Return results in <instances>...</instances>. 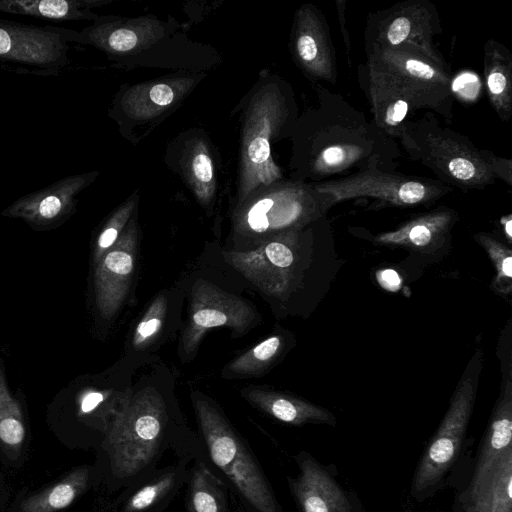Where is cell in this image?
Wrapping results in <instances>:
<instances>
[{"instance_id": "6da1fadb", "label": "cell", "mask_w": 512, "mask_h": 512, "mask_svg": "<svg viewBox=\"0 0 512 512\" xmlns=\"http://www.w3.org/2000/svg\"><path fill=\"white\" fill-rule=\"evenodd\" d=\"M317 103L297 118L291 167L295 179L319 183L378 166L395 170L401 151L346 98L316 87Z\"/></svg>"}, {"instance_id": "7a4b0ae2", "label": "cell", "mask_w": 512, "mask_h": 512, "mask_svg": "<svg viewBox=\"0 0 512 512\" xmlns=\"http://www.w3.org/2000/svg\"><path fill=\"white\" fill-rule=\"evenodd\" d=\"M358 83L372 121L394 140L419 111L450 120L453 113L449 66L411 50H387L366 55L357 67Z\"/></svg>"}, {"instance_id": "3957f363", "label": "cell", "mask_w": 512, "mask_h": 512, "mask_svg": "<svg viewBox=\"0 0 512 512\" xmlns=\"http://www.w3.org/2000/svg\"><path fill=\"white\" fill-rule=\"evenodd\" d=\"M101 447L111 480L126 489L153 474L168 451L178 458L206 454L201 438L172 428L167 404L153 387L123 398Z\"/></svg>"}, {"instance_id": "277c9868", "label": "cell", "mask_w": 512, "mask_h": 512, "mask_svg": "<svg viewBox=\"0 0 512 512\" xmlns=\"http://www.w3.org/2000/svg\"><path fill=\"white\" fill-rule=\"evenodd\" d=\"M398 139L410 160L429 168L437 180L453 189L481 190L496 179L512 185L510 159L477 148L432 112L407 122Z\"/></svg>"}, {"instance_id": "5b68a950", "label": "cell", "mask_w": 512, "mask_h": 512, "mask_svg": "<svg viewBox=\"0 0 512 512\" xmlns=\"http://www.w3.org/2000/svg\"><path fill=\"white\" fill-rule=\"evenodd\" d=\"M297 118L295 95L286 81L273 77L257 83L244 112L236 205L258 188L283 179L271 142L292 135Z\"/></svg>"}, {"instance_id": "8992f818", "label": "cell", "mask_w": 512, "mask_h": 512, "mask_svg": "<svg viewBox=\"0 0 512 512\" xmlns=\"http://www.w3.org/2000/svg\"><path fill=\"white\" fill-rule=\"evenodd\" d=\"M200 438L207 458L236 497L254 512H284L245 440L213 403L194 396Z\"/></svg>"}, {"instance_id": "52a82bcc", "label": "cell", "mask_w": 512, "mask_h": 512, "mask_svg": "<svg viewBox=\"0 0 512 512\" xmlns=\"http://www.w3.org/2000/svg\"><path fill=\"white\" fill-rule=\"evenodd\" d=\"M333 205L331 198L311 183L282 179L258 188L236 205L234 237L255 248L269 237L316 222Z\"/></svg>"}, {"instance_id": "ba28073f", "label": "cell", "mask_w": 512, "mask_h": 512, "mask_svg": "<svg viewBox=\"0 0 512 512\" xmlns=\"http://www.w3.org/2000/svg\"><path fill=\"white\" fill-rule=\"evenodd\" d=\"M456 512H512V375L502 382Z\"/></svg>"}, {"instance_id": "9c48e42d", "label": "cell", "mask_w": 512, "mask_h": 512, "mask_svg": "<svg viewBox=\"0 0 512 512\" xmlns=\"http://www.w3.org/2000/svg\"><path fill=\"white\" fill-rule=\"evenodd\" d=\"M483 361V350L478 347L467 363L449 407L414 473L411 493L416 498L432 494L459 456L473 412Z\"/></svg>"}, {"instance_id": "30bf717a", "label": "cell", "mask_w": 512, "mask_h": 512, "mask_svg": "<svg viewBox=\"0 0 512 512\" xmlns=\"http://www.w3.org/2000/svg\"><path fill=\"white\" fill-rule=\"evenodd\" d=\"M442 33L440 15L429 0H405L372 12L364 31L366 55L387 50H411L448 66L435 44Z\"/></svg>"}, {"instance_id": "8fae6325", "label": "cell", "mask_w": 512, "mask_h": 512, "mask_svg": "<svg viewBox=\"0 0 512 512\" xmlns=\"http://www.w3.org/2000/svg\"><path fill=\"white\" fill-rule=\"evenodd\" d=\"M328 195L333 204L368 198L386 206L412 208L429 206L454 189L437 179L408 175L378 166L349 176L311 183Z\"/></svg>"}, {"instance_id": "7c38bea8", "label": "cell", "mask_w": 512, "mask_h": 512, "mask_svg": "<svg viewBox=\"0 0 512 512\" xmlns=\"http://www.w3.org/2000/svg\"><path fill=\"white\" fill-rule=\"evenodd\" d=\"M73 30L0 19V68L16 73L58 75L68 64Z\"/></svg>"}, {"instance_id": "4fadbf2b", "label": "cell", "mask_w": 512, "mask_h": 512, "mask_svg": "<svg viewBox=\"0 0 512 512\" xmlns=\"http://www.w3.org/2000/svg\"><path fill=\"white\" fill-rule=\"evenodd\" d=\"M304 228L269 237L250 250L226 251L224 259L262 292L283 300L296 278Z\"/></svg>"}, {"instance_id": "5bb4252c", "label": "cell", "mask_w": 512, "mask_h": 512, "mask_svg": "<svg viewBox=\"0 0 512 512\" xmlns=\"http://www.w3.org/2000/svg\"><path fill=\"white\" fill-rule=\"evenodd\" d=\"M257 318L255 308L206 280L195 282L191 292L190 316L182 336L186 355L193 353L208 330L227 326L246 332Z\"/></svg>"}, {"instance_id": "9a60e30c", "label": "cell", "mask_w": 512, "mask_h": 512, "mask_svg": "<svg viewBox=\"0 0 512 512\" xmlns=\"http://www.w3.org/2000/svg\"><path fill=\"white\" fill-rule=\"evenodd\" d=\"M290 47L295 63L310 81L336 84L337 60L329 24L316 5L305 3L296 10Z\"/></svg>"}, {"instance_id": "2e32d148", "label": "cell", "mask_w": 512, "mask_h": 512, "mask_svg": "<svg viewBox=\"0 0 512 512\" xmlns=\"http://www.w3.org/2000/svg\"><path fill=\"white\" fill-rule=\"evenodd\" d=\"M138 231L131 220L114 245L96 263L95 302L100 315L111 319L121 308L135 268Z\"/></svg>"}, {"instance_id": "e0dca14e", "label": "cell", "mask_w": 512, "mask_h": 512, "mask_svg": "<svg viewBox=\"0 0 512 512\" xmlns=\"http://www.w3.org/2000/svg\"><path fill=\"white\" fill-rule=\"evenodd\" d=\"M98 176L93 171L62 178L49 186L15 200L2 216L18 218L36 228H49L63 222L75 210L77 196Z\"/></svg>"}, {"instance_id": "ac0fdd59", "label": "cell", "mask_w": 512, "mask_h": 512, "mask_svg": "<svg viewBox=\"0 0 512 512\" xmlns=\"http://www.w3.org/2000/svg\"><path fill=\"white\" fill-rule=\"evenodd\" d=\"M164 32V24L153 18L98 17L81 31L73 30L72 42L92 45L110 55H120L152 44Z\"/></svg>"}, {"instance_id": "d6986e66", "label": "cell", "mask_w": 512, "mask_h": 512, "mask_svg": "<svg viewBox=\"0 0 512 512\" xmlns=\"http://www.w3.org/2000/svg\"><path fill=\"white\" fill-rule=\"evenodd\" d=\"M299 473L288 478L300 512H359L334 477L310 454L296 456Z\"/></svg>"}, {"instance_id": "ffe728a7", "label": "cell", "mask_w": 512, "mask_h": 512, "mask_svg": "<svg viewBox=\"0 0 512 512\" xmlns=\"http://www.w3.org/2000/svg\"><path fill=\"white\" fill-rule=\"evenodd\" d=\"M458 219L455 210L438 207L417 215L404 222L395 230L380 233L374 242L378 245L400 246L417 252H431L448 239Z\"/></svg>"}, {"instance_id": "44dd1931", "label": "cell", "mask_w": 512, "mask_h": 512, "mask_svg": "<svg viewBox=\"0 0 512 512\" xmlns=\"http://www.w3.org/2000/svg\"><path fill=\"white\" fill-rule=\"evenodd\" d=\"M196 84L193 77H175L134 85L124 91L119 109L127 118L152 120L178 104Z\"/></svg>"}, {"instance_id": "7402d4cb", "label": "cell", "mask_w": 512, "mask_h": 512, "mask_svg": "<svg viewBox=\"0 0 512 512\" xmlns=\"http://www.w3.org/2000/svg\"><path fill=\"white\" fill-rule=\"evenodd\" d=\"M195 458L182 457L126 489L120 512H163L186 484Z\"/></svg>"}, {"instance_id": "603a6c76", "label": "cell", "mask_w": 512, "mask_h": 512, "mask_svg": "<svg viewBox=\"0 0 512 512\" xmlns=\"http://www.w3.org/2000/svg\"><path fill=\"white\" fill-rule=\"evenodd\" d=\"M242 396L249 403L282 423L294 426L312 423L336 424L335 417L327 409L290 394L249 387L242 391Z\"/></svg>"}, {"instance_id": "cb8c5ba5", "label": "cell", "mask_w": 512, "mask_h": 512, "mask_svg": "<svg viewBox=\"0 0 512 512\" xmlns=\"http://www.w3.org/2000/svg\"><path fill=\"white\" fill-rule=\"evenodd\" d=\"M186 484L187 512H230L229 486L206 454L193 460Z\"/></svg>"}, {"instance_id": "d4e9b609", "label": "cell", "mask_w": 512, "mask_h": 512, "mask_svg": "<svg viewBox=\"0 0 512 512\" xmlns=\"http://www.w3.org/2000/svg\"><path fill=\"white\" fill-rule=\"evenodd\" d=\"M483 74L489 102L502 121L512 116V55L509 49L489 39L483 47Z\"/></svg>"}, {"instance_id": "484cf974", "label": "cell", "mask_w": 512, "mask_h": 512, "mask_svg": "<svg viewBox=\"0 0 512 512\" xmlns=\"http://www.w3.org/2000/svg\"><path fill=\"white\" fill-rule=\"evenodd\" d=\"M102 0H0V13L52 21L96 20L91 8Z\"/></svg>"}, {"instance_id": "4316f807", "label": "cell", "mask_w": 512, "mask_h": 512, "mask_svg": "<svg viewBox=\"0 0 512 512\" xmlns=\"http://www.w3.org/2000/svg\"><path fill=\"white\" fill-rule=\"evenodd\" d=\"M181 169L201 205H211L217 189L216 172L210 145L203 137H193L186 143Z\"/></svg>"}, {"instance_id": "83f0119b", "label": "cell", "mask_w": 512, "mask_h": 512, "mask_svg": "<svg viewBox=\"0 0 512 512\" xmlns=\"http://www.w3.org/2000/svg\"><path fill=\"white\" fill-rule=\"evenodd\" d=\"M90 471L81 467L61 481L25 499L20 512H57L68 507L88 486Z\"/></svg>"}, {"instance_id": "f1b7e54d", "label": "cell", "mask_w": 512, "mask_h": 512, "mask_svg": "<svg viewBox=\"0 0 512 512\" xmlns=\"http://www.w3.org/2000/svg\"><path fill=\"white\" fill-rule=\"evenodd\" d=\"M474 238L485 249L493 263L495 276L491 282V288L502 297L510 296L512 292V250L488 233L474 234Z\"/></svg>"}, {"instance_id": "f546056e", "label": "cell", "mask_w": 512, "mask_h": 512, "mask_svg": "<svg viewBox=\"0 0 512 512\" xmlns=\"http://www.w3.org/2000/svg\"><path fill=\"white\" fill-rule=\"evenodd\" d=\"M283 349V338L273 335L235 358L227 365L229 373L236 375L259 374L276 359Z\"/></svg>"}, {"instance_id": "4dcf8cb0", "label": "cell", "mask_w": 512, "mask_h": 512, "mask_svg": "<svg viewBox=\"0 0 512 512\" xmlns=\"http://www.w3.org/2000/svg\"><path fill=\"white\" fill-rule=\"evenodd\" d=\"M25 438L21 409L9 393L0 369V442L9 448L20 447Z\"/></svg>"}, {"instance_id": "1f68e13d", "label": "cell", "mask_w": 512, "mask_h": 512, "mask_svg": "<svg viewBox=\"0 0 512 512\" xmlns=\"http://www.w3.org/2000/svg\"><path fill=\"white\" fill-rule=\"evenodd\" d=\"M138 202L137 193L133 194L119 206L103 226L96 240L94 249V262L97 263L103 255L114 245L127 226Z\"/></svg>"}, {"instance_id": "d6a6232c", "label": "cell", "mask_w": 512, "mask_h": 512, "mask_svg": "<svg viewBox=\"0 0 512 512\" xmlns=\"http://www.w3.org/2000/svg\"><path fill=\"white\" fill-rule=\"evenodd\" d=\"M166 312L167 300L160 295L150 304L134 331V348L142 349L153 341L163 326Z\"/></svg>"}, {"instance_id": "836d02e7", "label": "cell", "mask_w": 512, "mask_h": 512, "mask_svg": "<svg viewBox=\"0 0 512 512\" xmlns=\"http://www.w3.org/2000/svg\"><path fill=\"white\" fill-rule=\"evenodd\" d=\"M346 3H347L346 0L335 1L340 31H341L344 46L346 49L348 65L350 66L351 65V61H350L351 40H350V36H349L348 28H347V21H346Z\"/></svg>"}, {"instance_id": "e575fe53", "label": "cell", "mask_w": 512, "mask_h": 512, "mask_svg": "<svg viewBox=\"0 0 512 512\" xmlns=\"http://www.w3.org/2000/svg\"><path fill=\"white\" fill-rule=\"evenodd\" d=\"M106 396L102 392H87L80 401L81 414H90L105 400Z\"/></svg>"}, {"instance_id": "d590c367", "label": "cell", "mask_w": 512, "mask_h": 512, "mask_svg": "<svg viewBox=\"0 0 512 512\" xmlns=\"http://www.w3.org/2000/svg\"><path fill=\"white\" fill-rule=\"evenodd\" d=\"M501 225L503 226V230L505 232L508 243L511 244L512 241V215L508 214L501 218Z\"/></svg>"}, {"instance_id": "8d00e7d4", "label": "cell", "mask_w": 512, "mask_h": 512, "mask_svg": "<svg viewBox=\"0 0 512 512\" xmlns=\"http://www.w3.org/2000/svg\"><path fill=\"white\" fill-rule=\"evenodd\" d=\"M238 499V498H237ZM237 512H254L252 511L251 509H249L247 506H245L243 504V502L238 499V508H237Z\"/></svg>"}]
</instances>
